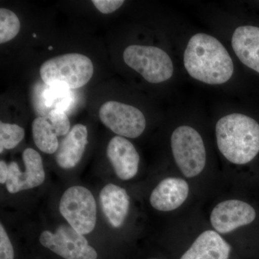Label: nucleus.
<instances>
[{"label":"nucleus","instance_id":"6ab92c4d","mask_svg":"<svg viewBox=\"0 0 259 259\" xmlns=\"http://www.w3.org/2000/svg\"><path fill=\"white\" fill-rule=\"evenodd\" d=\"M25 137V130L16 124L0 122V153L4 149H13Z\"/></svg>","mask_w":259,"mask_h":259},{"label":"nucleus","instance_id":"412c9836","mask_svg":"<svg viewBox=\"0 0 259 259\" xmlns=\"http://www.w3.org/2000/svg\"><path fill=\"white\" fill-rule=\"evenodd\" d=\"M47 120H49L56 136H63L69 134L71 124L69 117L62 110H51L48 113Z\"/></svg>","mask_w":259,"mask_h":259},{"label":"nucleus","instance_id":"20e7f679","mask_svg":"<svg viewBox=\"0 0 259 259\" xmlns=\"http://www.w3.org/2000/svg\"><path fill=\"white\" fill-rule=\"evenodd\" d=\"M61 215L75 231L82 235L93 231L97 222V204L93 193L82 186L65 191L59 203Z\"/></svg>","mask_w":259,"mask_h":259},{"label":"nucleus","instance_id":"4468645a","mask_svg":"<svg viewBox=\"0 0 259 259\" xmlns=\"http://www.w3.org/2000/svg\"><path fill=\"white\" fill-rule=\"evenodd\" d=\"M100 201L109 223L113 228H120L125 223L130 209V197L125 189L108 184L100 192Z\"/></svg>","mask_w":259,"mask_h":259},{"label":"nucleus","instance_id":"7ed1b4c3","mask_svg":"<svg viewBox=\"0 0 259 259\" xmlns=\"http://www.w3.org/2000/svg\"><path fill=\"white\" fill-rule=\"evenodd\" d=\"M93 74V62L80 54L56 56L45 61L40 69L41 79L48 86L69 90L84 86Z\"/></svg>","mask_w":259,"mask_h":259},{"label":"nucleus","instance_id":"a878e982","mask_svg":"<svg viewBox=\"0 0 259 259\" xmlns=\"http://www.w3.org/2000/svg\"><path fill=\"white\" fill-rule=\"evenodd\" d=\"M52 49H53L52 47H49V50H52Z\"/></svg>","mask_w":259,"mask_h":259},{"label":"nucleus","instance_id":"6e6552de","mask_svg":"<svg viewBox=\"0 0 259 259\" xmlns=\"http://www.w3.org/2000/svg\"><path fill=\"white\" fill-rule=\"evenodd\" d=\"M99 115L102 123L121 137L136 139L146 128V118L142 112L121 102H105L100 107Z\"/></svg>","mask_w":259,"mask_h":259},{"label":"nucleus","instance_id":"aec40b11","mask_svg":"<svg viewBox=\"0 0 259 259\" xmlns=\"http://www.w3.org/2000/svg\"><path fill=\"white\" fill-rule=\"evenodd\" d=\"M66 89L51 88L47 89L44 94L47 107L54 106V110H65L71 102L70 94Z\"/></svg>","mask_w":259,"mask_h":259},{"label":"nucleus","instance_id":"1a4fd4ad","mask_svg":"<svg viewBox=\"0 0 259 259\" xmlns=\"http://www.w3.org/2000/svg\"><path fill=\"white\" fill-rule=\"evenodd\" d=\"M23 159L25 167L24 172L15 161L10 162L8 165L9 175L5 185L10 194L35 188L45 181L46 174L40 153L32 148H26L23 153Z\"/></svg>","mask_w":259,"mask_h":259},{"label":"nucleus","instance_id":"f03ea898","mask_svg":"<svg viewBox=\"0 0 259 259\" xmlns=\"http://www.w3.org/2000/svg\"><path fill=\"white\" fill-rule=\"evenodd\" d=\"M220 151L231 163L245 164L259 153V124L243 114L233 113L216 124Z\"/></svg>","mask_w":259,"mask_h":259},{"label":"nucleus","instance_id":"bb28decb","mask_svg":"<svg viewBox=\"0 0 259 259\" xmlns=\"http://www.w3.org/2000/svg\"><path fill=\"white\" fill-rule=\"evenodd\" d=\"M151 259H155V258H151Z\"/></svg>","mask_w":259,"mask_h":259},{"label":"nucleus","instance_id":"9d476101","mask_svg":"<svg viewBox=\"0 0 259 259\" xmlns=\"http://www.w3.org/2000/svg\"><path fill=\"white\" fill-rule=\"evenodd\" d=\"M256 217L250 204L237 199H230L217 204L212 209L210 222L220 233L226 234L241 226H247Z\"/></svg>","mask_w":259,"mask_h":259},{"label":"nucleus","instance_id":"ddd939ff","mask_svg":"<svg viewBox=\"0 0 259 259\" xmlns=\"http://www.w3.org/2000/svg\"><path fill=\"white\" fill-rule=\"evenodd\" d=\"M88 144V131L86 126L76 124L61 141L56 153L58 166L70 169L77 166Z\"/></svg>","mask_w":259,"mask_h":259},{"label":"nucleus","instance_id":"9b49d317","mask_svg":"<svg viewBox=\"0 0 259 259\" xmlns=\"http://www.w3.org/2000/svg\"><path fill=\"white\" fill-rule=\"evenodd\" d=\"M109 161L116 175L122 180H130L137 175L140 156L132 143L121 136L112 138L107 148Z\"/></svg>","mask_w":259,"mask_h":259},{"label":"nucleus","instance_id":"0eeeda50","mask_svg":"<svg viewBox=\"0 0 259 259\" xmlns=\"http://www.w3.org/2000/svg\"><path fill=\"white\" fill-rule=\"evenodd\" d=\"M40 244L64 259H97V250L90 245L83 235L71 226L62 225L54 233L42 231Z\"/></svg>","mask_w":259,"mask_h":259},{"label":"nucleus","instance_id":"f3484780","mask_svg":"<svg viewBox=\"0 0 259 259\" xmlns=\"http://www.w3.org/2000/svg\"><path fill=\"white\" fill-rule=\"evenodd\" d=\"M32 138L37 148L47 154L56 153L59 144L55 131L49 121L44 117H38L32 124Z\"/></svg>","mask_w":259,"mask_h":259},{"label":"nucleus","instance_id":"5701e85b","mask_svg":"<svg viewBox=\"0 0 259 259\" xmlns=\"http://www.w3.org/2000/svg\"><path fill=\"white\" fill-rule=\"evenodd\" d=\"M93 3L100 13L110 14L123 5V0H93Z\"/></svg>","mask_w":259,"mask_h":259},{"label":"nucleus","instance_id":"f8f14e48","mask_svg":"<svg viewBox=\"0 0 259 259\" xmlns=\"http://www.w3.org/2000/svg\"><path fill=\"white\" fill-rule=\"evenodd\" d=\"M189 185L180 178L168 177L162 180L153 190L150 202L153 208L168 212L180 207L188 197Z\"/></svg>","mask_w":259,"mask_h":259},{"label":"nucleus","instance_id":"4be33fe9","mask_svg":"<svg viewBox=\"0 0 259 259\" xmlns=\"http://www.w3.org/2000/svg\"><path fill=\"white\" fill-rule=\"evenodd\" d=\"M0 259H15V250L3 223L0 224Z\"/></svg>","mask_w":259,"mask_h":259},{"label":"nucleus","instance_id":"a211bd4d","mask_svg":"<svg viewBox=\"0 0 259 259\" xmlns=\"http://www.w3.org/2000/svg\"><path fill=\"white\" fill-rule=\"evenodd\" d=\"M20 30V20L11 10L0 9V44L13 40Z\"/></svg>","mask_w":259,"mask_h":259},{"label":"nucleus","instance_id":"dca6fc26","mask_svg":"<svg viewBox=\"0 0 259 259\" xmlns=\"http://www.w3.org/2000/svg\"><path fill=\"white\" fill-rule=\"evenodd\" d=\"M231 245L213 231L199 235L180 259H228Z\"/></svg>","mask_w":259,"mask_h":259},{"label":"nucleus","instance_id":"2eb2a0df","mask_svg":"<svg viewBox=\"0 0 259 259\" xmlns=\"http://www.w3.org/2000/svg\"><path fill=\"white\" fill-rule=\"evenodd\" d=\"M232 47L240 61L259 73V28L239 27L232 37Z\"/></svg>","mask_w":259,"mask_h":259},{"label":"nucleus","instance_id":"f257e3e1","mask_svg":"<svg viewBox=\"0 0 259 259\" xmlns=\"http://www.w3.org/2000/svg\"><path fill=\"white\" fill-rule=\"evenodd\" d=\"M184 64L192 78L208 84L226 83L234 70L226 48L215 37L204 33L191 37L185 51Z\"/></svg>","mask_w":259,"mask_h":259},{"label":"nucleus","instance_id":"b1692460","mask_svg":"<svg viewBox=\"0 0 259 259\" xmlns=\"http://www.w3.org/2000/svg\"><path fill=\"white\" fill-rule=\"evenodd\" d=\"M9 175V167L6 162L1 160L0 161V183L6 184Z\"/></svg>","mask_w":259,"mask_h":259},{"label":"nucleus","instance_id":"393cba45","mask_svg":"<svg viewBox=\"0 0 259 259\" xmlns=\"http://www.w3.org/2000/svg\"><path fill=\"white\" fill-rule=\"evenodd\" d=\"M32 36H33L34 37H36V35H35V33H33V34H32Z\"/></svg>","mask_w":259,"mask_h":259},{"label":"nucleus","instance_id":"39448f33","mask_svg":"<svg viewBox=\"0 0 259 259\" xmlns=\"http://www.w3.org/2000/svg\"><path fill=\"white\" fill-rule=\"evenodd\" d=\"M123 59L127 66L150 83L163 82L173 75L171 58L159 48L130 46L124 51Z\"/></svg>","mask_w":259,"mask_h":259},{"label":"nucleus","instance_id":"423d86ee","mask_svg":"<svg viewBox=\"0 0 259 259\" xmlns=\"http://www.w3.org/2000/svg\"><path fill=\"white\" fill-rule=\"evenodd\" d=\"M171 144L175 162L185 177L192 178L203 171L205 147L196 130L187 125L177 127L172 134Z\"/></svg>","mask_w":259,"mask_h":259}]
</instances>
